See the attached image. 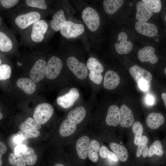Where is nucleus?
Masks as SVG:
<instances>
[{"instance_id":"f257e3e1","label":"nucleus","mask_w":166,"mask_h":166,"mask_svg":"<svg viewBox=\"0 0 166 166\" xmlns=\"http://www.w3.org/2000/svg\"><path fill=\"white\" fill-rule=\"evenodd\" d=\"M86 65L90 71L89 73L90 79L97 84H100L102 80L101 73L104 71L102 64L96 58L91 57L88 60Z\"/></svg>"},{"instance_id":"f03ea898","label":"nucleus","mask_w":166,"mask_h":166,"mask_svg":"<svg viewBox=\"0 0 166 166\" xmlns=\"http://www.w3.org/2000/svg\"><path fill=\"white\" fill-rule=\"evenodd\" d=\"M53 111L52 106L48 103L39 104L35 107L34 111V119L40 124H44L51 118Z\"/></svg>"},{"instance_id":"7ed1b4c3","label":"nucleus","mask_w":166,"mask_h":166,"mask_svg":"<svg viewBox=\"0 0 166 166\" xmlns=\"http://www.w3.org/2000/svg\"><path fill=\"white\" fill-rule=\"evenodd\" d=\"M82 19L89 30L91 31H96L100 25V18L98 13L93 8L87 7L85 8L82 14Z\"/></svg>"},{"instance_id":"20e7f679","label":"nucleus","mask_w":166,"mask_h":166,"mask_svg":"<svg viewBox=\"0 0 166 166\" xmlns=\"http://www.w3.org/2000/svg\"><path fill=\"white\" fill-rule=\"evenodd\" d=\"M85 27L81 24H77L71 21H66L60 30L61 34L68 38H76L84 31Z\"/></svg>"},{"instance_id":"39448f33","label":"nucleus","mask_w":166,"mask_h":166,"mask_svg":"<svg viewBox=\"0 0 166 166\" xmlns=\"http://www.w3.org/2000/svg\"><path fill=\"white\" fill-rule=\"evenodd\" d=\"M67 64L70 70L77 78L80 79L86 78L87 68L84 63L79 62L74 57L71 56L67 59Z\"/></svg>"},{"instance_id":"423d86ee","label":"nucleus","mask_w":166,"mask_h":166,"mask_svg":"<svg viewBox=\"0 0 166 166\" xmlns=\"http://www.w3.org/2000/svg\"><path fill=\"white\" fill-rule=\"evenodd\" d=\"M40 18L38 12L32 11L18 15L16 18L15 22L19 28L23 29L39 21Z\"/></svg>"},{"instance_id":"0eeeda50","label":"nucleus","mask_w":166,"mask_h":166,"mask_svg":"<svg viewBox=\"0 0 166 166\" xmlns=\"http://www.w3.org/2000/svg\"><path fill=\"white\" fill-rule=\"evenodd\" d=\"M62 66V61L59 57L55 56L51 57L47 65L46 77L52 80L56 78L59 74Z\"/></svg>"},{"instance_id":"6e6552de","label":"nucleus","mask_w":166,"mask_h":166,"mask_svg":"<svg viewBox=\"0 0 166 166\" xmlns=\"http://www.w3.org/2000/svg\"><path fill=\"white\" fill-rule=\"evenodd\" d=\"M47 65L43 60H37L34 64L30 72L31 79L37 83L42 80L46 75Z\"/></svg>"},{"instance_id":"1a4fd4ad","label":"nucleus","mask_w":166,"mask_h":166,"mask_svg":"<svg viewBox=\"0 0 166 166\" xmlns=\"http://www.w3.org/2000/svg\"><path fill=\"white\" fill-rule=\"evenodd\" d=\"M79 94L75 88H71L67 93L57 97V102L63 108L67 109L71 106L78 98Z\"/></svg>"},{"instance_id":"9d476101","label":"nucleus","mask_w":166,"mask_h":166,"mask_svg":"<svg viewBox=\"0 0 166 166\" xmlns=\"http://www.w3.org/2000/svg\"><path fill=\"white\" fill-rule=\"evenodd\" d=\"M128 35L124 32L120 33L117 37V42L115 45L116 52L120 54H126L129 53L133 48L132 42L128 41Z\"/></svg>"},{"instance_id":"9b49d317","label":"nucleus","mask_w":166,"mask_h":166,"mask_svg":"<svg viewBox=\"0 0 166 166\" xmlns=\"http://www.w3.org/2000/svg\"><path fill=\"white\" fill-rule=\"evenodd\" d=\"M130 74L135 81L138 83L141 80L149 83L152 79L150 72L137 65H134L129 69Z\"/></svg>"},{"instance_id":"f8f14e48","label":"nucleus","mask_w":166,"mask_h":166,"mask_svg":"<svg viewBox=\"0 0 166 166\" xmlns=\"http://www.w3.org/2000/svg\"><path fill=\"white\" fill-rule=\"evenodd\" d=\"M48 27L47 24L43 20H39L34 23L31 34L32 40L36 42H41L44 38V34L46 33Z\"/></svg>"},{"instance_id":"ddd939ff","label":"nucleus","mask_w":166,"mask_h":166,"mask_svg":"<svg viewBox=\"0 0 166 166\" xmlns=\"http://www.w3.org/2000/svg\"><path fill=\"white\" fill-rule=\"evenodd\" d=\"M155 52L154 48L150 46H146L139 50L137 53V57L141 62H148L155 64L157 62L158 58Z\"/></svg>"},{"instance_id":"4468645a","label":"nucleus","mask_w":166,"mask_h":166,"mask_svg":"<svg viewBox=\"0 0 166 166\" xmlns=\"http://www.w3.org/2000/svg\"><path fill=\"white\" fill-rule=\"evenodd\" d=\"M135 28L139 33L148 37H154L158 33L157 28L154 24L146 22H136Z\"/></svg>"},{"instance_id":"2eb2a0df","label":"nucleus","mask_w":166,"mask_h":166,"mask_svg":"<svg viewBox=\"0 0 166 166\" xmlns=\"http://www.w3.org/2000/svg\"><path fill=\"white\" fill-rule=\"evenodd\" d=\"M120 124L123 128H128L134 123V118L132 110L125 105H122L120 109Z\"/></svg>"},{"instance_id":"dca6fc26","label":"nucleus","mask_w":166,"mask_h":166,"mask_svg":"<svg viewBox=\"0 0 166 166\" xmlns=\"http://www.w3.org/2000/svg\"><path fill=\"white\" fill-rule=\"evenodd\" d=\"M120 113L118 107L115 105L110 106L109 108L105 119L107 124L109 126H117L120 123Z\"/></svg>"},{"instance_id":"f3484780","label":"nucleus","mask_w":166,"mask_h":166,"mask_svg":"<svg viewBox=\"0 0 166 166\" xmlns=\"http://www.w3.org/2000/svg\"><path fill=\"white\" fill-rule=\"evenodd\" d=\"M90 139L87 136H83L80 138L76 144V149L79 157L81 159L86 158L88 155Z\"/></svg>"},{"instance_id":"a211bd4d","label":"nucleus","mask_w":166,"mask_h":166,"mask_svg":"<svg viewBox=\"0 0 166 166\" xmlns=\"http://www.w3.org/2000/svg\"><path fill=\"white\" fill-rule=\"evenodd\" d=\"M120 81V77L115 72L109 70L105 73L103 85L108 90H112L116 88Z\"/></svg>"},{"instance_id":"6ab92c4d","label":"nucleus","mask_w":166,"mask_h":166,"mask_svg":"<svg viewBox=\"0 0 166 166\" xmlns=\"http://www.w3.org/2000/svg\"><path fill=\"white\" fill-rule=\"evenodd\" d=\"M165 119L161 113H151L147 116L146 122L148 127L153 130L157 129L164 123Z\"/></svg>"},{"instance_id":"aec40b11","label":"nucleus","mask_w":166,"mask_h":166,"mask_svg":"<svg viewBox=\"0 0 166 166\" xmlns=\"http://www.w3.org/2000/svg\"><path fill=\"white\" fill-rule=\"evenodd\" d=\"M16 84L19 88L28 94H33L36 90V85L35 83L28 78H19L16 81Z\"/></svg>"},{"instance_id":"412c9836","label":"nucleus","mask_w":166,"mask_h":166,"mask_svg":"<svg viewBox=\"0 0 166 166\" xmlns=\"http://www.w3.org/2000/svg\"><path fill=\"white\" fill-rule=\"evenodd\" d=\"M66 22L64 12L60 9L57 11L53 15L50 22V26L52 29L56 31L60 30Z\"/></svg>"},{"instance_id":"4be33fe9","label":"nucleus","mask_w":166,"mask_h":166,"mask_svg":"<svg viewBox=\"0 0 166 166\" xmlns=\"http://www.w3.org/2000/svg\"><path fill=\"white\" fill-rule=\"evenodd\" d=\"M152 12L142 2L139 1L137 2L136 14V18L137 20L141 22H147L152 17Z\"/></svg>"},{"instance_id":"5701e85b","label":"nucleus","mask_w":166,"mask_h":166,"mask_svg":"<svg viewBox=\"0 0 166 166\" xmlns=\"http://www.w3.org/2000/svg\"><path fill=\"white\" fill-rule=\"evenodd\" d=\"M76 128L75 123L68 118L66 119L63 121L60 125L59 133L63 137L69 136L75 132Z\"/></svg>"},{"instance_id":"b1692460","label":"nucleus","mask_w":166,"mask_h":166,"mask_svg":"<svg viewBox=\"0 0 166 166\" xmlns=\"http://www.w3.org/2000/svg\"><path fill=\"white\" fill-rule=\"evenodd\" d=\"M86 112L83 106H79L72 110L68 114L67 118L76 124L80 123L85 118Z\"/></svg>"},{"instance_id":"393cba45","label":"nucleus","mask_w":166,"mask_h":166,"mask_svg":"<svg viewBox=\"0 0 166 166\" xmlns=\"http://www.w3.org/2000/svg\"><path fill=\"white\" fill-rule=\"evenodd\" d=\"M109 146L121 161L125 162L127 160L128 155V151L126 147L114 142L111 143Z\"/></svg>"},{"instance_id":"a878e982","label":"nucleus","mask_w":166,"mask_h":166,"mask_svg":"<svg viewBox=\"0 0 166 166\" xmlns=\"http://www.w3.org/2000/svg\"><path fill=\"white\" fill-rule=\"evenodd\" d=\"M122 0H105L103 2V6L105 11L109 14L115 13L123 4Z\"/></svg>"},{"instance_id":"bb28decb","label":"nucleus","mask_w":166,"mask_h":166,"mask_svg":"<svg viewBox=\"0 0 166 166\" xmlns=\"http://www.w3.org/2000/svg\"><path fill=\"white\" fill-rule=\"evenodd\" d=\"M100 148L99 142L96 140H93L90 142L88 152V157L92 162H97L99 158L98 152Z\"/></svg>"},{"instance_id":"cd10ccee","label":"nucleus","mask_w":166,"mask_h":166,"mask_svg":"<svg viewBox=\"0 0 166 166\" xmlns=\"http://www.w3.org/2000/svg\"><path fill=\"white\" fill-rule=\"evenodd\" d=\"M164 152L161 142L159 140H155L151 145L149 149L148 156L151 157L154 155L158 157H162Z\"/></svg>"},{"instance_id":"c85d7f7f","label":"nucleus","mask_w":166,"mask_h":166,"mask_svg":"<svg viewBox=\"0 0 166 166\" xmlns=\"http://www.w3.org/2000/svg\"><path fill=\"white\" fill-rule=\"evenodd\" d=\"M132 129L134 135V143L138 145L141 141L144 131L143 128L141 123L136 121L132 126Z\"/></svg>"},{"instance_id":"c756f323","label":"nucleus","mask_w":166,"mask_h":166,"mask_svg":"<svg viewBox=\"0 0 166 166\" xmlns=\"http://www.w3.org/2000/svg\"><path fill=\"white\" fill-rule=\"evenodd\" d=\"M26 162L29 166H32L36 163L38 156L34 149L31 147H27L26 150L22 153Z\"/></svg>"},{"instance_id":"7c9ffc66","label":"nucleus","mask_w":166,"mask_h":166,"mask_svg":"<svg viewBox=\"0 0 166 166\" xmlns=\"http://www.w3.org/2000/svg\"><path fill=\"white\" fill-rule=\"evenodd\" d=\"M8 162L14 166H26V163L23 156L20 154L10 153L8 157Z\"/></svg>"},{"instance_id":"2f4dec72","label":"nucleus","mask_w":166,"mask_h":166,"mask_svg":"<svg viewBox=\"0 0 166 166\" xmlns=\"http://www.w3.org/2000/svg\"><path fill=\"white\" fill-rule=\"evenodd\" d=\"M41 127V124L36 122L30 117L27 118L19 126V128L21 129H28L37 130Z\"/></svg>"},{"instance_id":"473e14b6","label":"nucleus","mask_w":166,"mask_h":166,"mask_svg":"<svg viewBox=\"0 0 166 166\" xmlns=\"http://www.w3.org/2000/svg\"><path fill=\"white\" fill-rule=\"evenodd\" d=\"M12 43L9 38L4 33L0 32V50L4 52H7L11 50Z\"/></svg>"},{"instance_id":"72a5a7b5","label":"nucleus","mask_w":166,"mask_h":166,"mask_svg":"<svg viewBox=\"0 0 166 166\" xmlns=\"http://www.w3.org/2000/svg\"><path fill=\"white\" fill-rule=\"evenodd\" d=\"M142 1L152 12L157 13L161 10L162 4L160 0H142Z\"/></svg>"},{"instance_id":"f704fd0d","label":"nucleus","mask_w":166,"mask_h":166,"mask_svg":"<svg viewBox=\"0 0 166 166\" xmlns=\"http://www.w3.org/2000/svg\"><path fill=\"white\" fill-rule=\"evenodd\" d=\"M40 133V132L38 130L21 129L18 132L16 135L21 136L23 140H25L36 138L39 136Z\"/></svg>"},{"instance_id":"c9c22d12","label":"nucleus","mask_w":166,"mask_h":166,"mask_svg":"<svg viewBox=\"0 0 166 166\" xmlns=\"http://www.w3.org/2000/svg\"><path fill=\"white\" fill-rule=\"evenodd\" d=\"M11 69L9 65L3 64L0 66V80H4L10 78L11 76Z\"/></svg>"},{"instance_id":"e433bc0d","label":"nucleus","mask_w":166,"mask_h":166,"mask_svg":"<svg viewBox=\"0 0 166 166\" xmlns=\"http://www.w3.org/2000/svg\"><path fill=\"white\" fill-rule=\"evenodd\" d=\"M26 4L28 6L45 10L47 6L45 1L44 0H26Z\"/></svg>"},{"instance_id":"4c0bfd02","label":"nucleus","mask_w":166,"mask_h":166,"mask_svg":"<svg viewBox=\"0 0 166 166\" xmlns=\"http://www.w3.org/2000/svg\"><path fill=\"white\" fill-rule=\"evenodd\" d=\"M148 142V139L145 136H143L139 144L138 145L136 156L139 157L141 154L142 150L147 146Z\"/></svg>"},{"instance_id":"58836bf2","label":"nucleus","mask_w":166,"mask_h":166,"mask_svg":"<svg viewBox=\"0 0 166 166\" xmlns=\"http://www.w3.org/2000/svg\"><path fill=\"white\" fill-rule=\"evenodd\" d=\"M19 2L18 0H1L0 2L2 6L6 8H10L15 6Z\"/></svg>"},{"instance_id":"ea45409f","label":"nucleus","mask_w":166,"mask_h":166,"mask_svg":"<svg viewBox=\"0 0 166 166\" xmlns=\"http://www.w3.org/2000/svg\"><path fill=\"white\" fill-rule=\"evenodd\" d=\"M7 151V147L5 144L2 141L0 142V166L2 165V157Z\"/></svg>"},{"instance_id":"a19ab883","label":"nucleus","mask_w":166,"mask_h":166,"mask_svg":"<svg viewBox=\"0 0 166 166\" xmlns=\"http://www.w3.org/2000/svg\"><path fill=\"white\" fill-rule=\"evenodd\" d=\"M27 147V146L24 144H18L14 148V153L21 154L22 153L26 150Z\"/></svg>"},{"instance_id":"79ce46f5","label":"nucleus","mask_w":166,"mask_h":166,"mask_svg":"<svg viewBox=\"0 0 166 166\" xmlns=\"http://www.w3.org/2000/svg\"><path fill=\"white\" fill-rule=\"evenodd\" d=\"M137 84L140 89L143 91H146L149 88V83L143 80L140 81H139Z\"/></svg>"},{"instance_id":"37998d69","label":"nucleus","mask_w":166,"mask_h":166,"mask_svg":"<svg viewBox=\"0 0 166 166\" xmlns=\"http://www.w3.org/2000/svg\"><path fill=\"white\" fill-rule=\"evenodd\" d=\"M109 149L104 146H102L99 149V153L100 156L103 158H107V155Z\"/></svg>"},{"instance_id":"c03bdc74","label":"nucleus","mask_w":166,"mask_h":166,"mask_svg":"<svg viewBox=\"0 0 166 166\" xmlns=\"http://www.w3.org/2000/svg\"><path fill=\"white\" fill-rule=\"evenodd\" d=\"M107 158L116 162H117L119 160V159L117 155L114 153L109 150L107 153Z\"/></svg>"},{"instance_id":"a18cd8bd","label":"nucleus","mask_w":166,"mask_h":166,"mask_svg":"<svg viewBox=\"0 0 166 166\" xmlns=\"http://www.w3.org/2000/svg\"><path fill=\"white\" fill-rule=\"evenodd\" d=\"M146 101L148 105H153L155 102V98L152 95L148 94L146 96Z\"/></svg>"},{"instance_id":"49530a36","label":"nucleus","mask_w":166,"mask_h":166,"mask_svg":"<svg viewBox=\"0 0 166 166\" xmlns=\"http://www.w3.org/2000/svg\"><path fill=\"white\" fill-rule=\"evenodd\" d=\"M22 140V139L19 136L16 135L14 139V142L18 144H21Z\"/></svg>"},{"instance_id":"de8ad7c7","label":"nucleus","mask_w":166,"mask_h":166,"mask_svg":"<svg viewBox=\"0 0 166 166\" xmlns=\"http://www.w3.org/2000/svg\"><path fill=\"white\" fill-rule=\"evenodd\" d=\"M149 149L146 146L142 150L141 154L144 158H145L148 155Z\"/></svg>"},{"instance_id":"09e8293b","label":"nucleus","mask_w":166,"mask_h":166,"mask_svg":"<svg viewBox=\"0 0 166 166\" xmlns=\"http://www.w3.org/2000/svg\"><path fill=\"white\" fill-rule=\"evenodd\" d=\"M161 97L166 107V93H162L161 94Z\"/></svg>"},{"instance_id":"8fccbe9b","label":"nucleus","mask_w":166,"mask_h":166,"mask_svg":"<svg viewBox=\"0 0 166 166\" xmlns=\"http://www.w3.org/2000/svg\"><path fill=\"white\" fill-rule=\"evenodd\" d=\"M54 166H64L61 164L60 163H57L55 164Z\"/></svg>"},{"instance_id":"3c124183","label":"nucleus","mask_w":166,"mask_h":166,"mask_svg":"<svg viewBox=\"0 0 166 166\" xmlns=\"http://www.w3.org/2000/svg\"><path fill=\"white\" fill-rule=\"evenodd\" d=\"M0 119H1L3 117V115L1 112H0Z\"/></svg>"},{"instance_id":"603ef678","label":"nucleus","mask_w":166,"mask_h":166,"mask_svg":"<svg viewBox=\"0 0 166 166\" xmlns=\"http://www.w3.org/2000/svg\"><path fill=\"white\" fill-rule=\"evenodd\" d=\"M155 40L156 42H158L159 41V39L158 38H156L155 39Z\"/></svg>"},{"instance_id":"864d4df0","label":"nucleus","mask_w":166,"mask_h":166,"mask_svg":"<svg viewBox=\"0 0 166 166\" xmlns=\"http://www.w3.org/2000/svg\"><path fill=\"white\" fill-rule=\"evenodd\" d=\"M17 64L18 65H22V64L20 62H18Z\"/></svg>"},{"instance_id":"5fc2aeb1","label":"nucleus","mask_w":166,"mask_h":166,"mask_svg":"<svg viewBox=\"0 0 166 166\" xmlns=\"http://www.w3.org/2000/svg\"><path fill=\"white\" fill-rule=\"evenodd\" d=\"M164 72L165 74L166 75V68L164 69Z\"/></svg>"},{"instance_id":"6e6d98bb","label":"nucleus","mask_w":166,"mask_h":166,"mask_svg":"<svg viewBox=\"0 0 166 166\" xmlns=\"http://www.w3.org/2000/svg\"><path fill=\"white\" fill-rule=\"evenodd\" d=\"M165 20L166 22V15L165 16Z\"/></svg>"},{"instance_id":"4d7b16f0","label":"nucleus","mask_w":166,"mask_h":166,"mask_svg":"<svg viewBox=\"0 0 166 166\" xmlns=\"http://www.w3.org/2000/svg\"><path fill=\"white\" fill-rule=\"evenodd\" d=\"M0 64H1V60H0Z\"/></svg>"},{"instance_id":"13d9d810","label":"nucleus","mask_w":166,"mask_h":166,"mask_svg":"<svg viewBox=\"0 0 166 166\" xmlns=\"http://www.w3.org/2000/svg\"></svg>"}]
</instances>
